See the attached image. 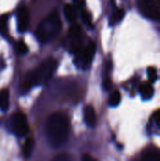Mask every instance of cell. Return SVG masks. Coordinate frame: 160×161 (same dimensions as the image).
Returning a JSON list of instances; mask_svg holds the SVG:
<instances>
[{
  "label": "cell",
  "instance_id": "cell-21",
  "mask_svg": "<svg viewBox=\"0 0 160 161\" xmlns=\"http://www.w3.org/2000/svg\"><path fill=\"white\" fill-rule=\"evenodd\" d=\"M52 161H71V158L67 154H60L57 156Z\"/></svg>",
  "mask_w": 160,
  "mask_h": 161
},
{
  "label": "cell",
  "instance_id": "cell-2",
  "mask_svg": "<svg viewBox=\"0 0 160 161\" xmlns=\"http://www.w3.org/2000/svg\"><path fill=\"white\" fill-rule=\"evenodd\" d=\"M61 27L62 24L59 14L57 11H53L41 22L36 30V37L41 43H48L57 38Z\"/></svg>",
  "mask_w": 160,
  "mask_h": 161
},
{
  "label": "cell",
  "instance_id": "cell-14",
  "mask_svg": "<svg viewBox=\"0 0 160 161\" xmlns=\"http://www.w3.org/2000/svg\"><path fill=\"white\" fill-rule=\"evenodd\" d=\"M8 15L0 16V34L7 37L8 36Z\"/></svg>",
  "mask_w": 160,
  "mask_h": 161
},
{
  "label": "cell",
  "instance_id": "cell-8",
  "mask_svg": "<svg viewBox=\"0 0 160 161\" xmlns=\"http://www.w3.org/2000/svg\"><path fill=\"white\" fill-rule=\"evenodd\" d=\"M17 28L18 31L25 32L29 24V11L25 5H22L17 9Z\"/></svg>",
  "mask_w": 160,
  "mask_h": 161
},
{
  "label": "cell",
  "instance_id": "cell-7",
  "mask_svg": "<svg viewBox=\"0 0 160 161\" xmlns=\"http://www.w3.org/2000/svg\"><path fill=\"white\" fill-rule=\"evenodd\" d=\"M10 128L18 137H24L28 133L29 126L26 116L22 112H16L11 116Z\"/></svg>",
  "mask_w": 160,
  "mask_h": 161
},
{
  "label": "cell",
  "instance_id": "cell-4",
  "mask_svg": "<svg viewBox=\"0 0 160 161\" xmlns=\"http://www.w3.org/2000/svg\"><path fill=\"white\" fill-rule=\"evenodd\" d=\"M85 37L86 36L82 27L77 24H74L68 31V36L65 45H67L68 49L72 53L75 54L86 45Z\"/></svg>",
  "mask_w": 160,
  "mask_h": 161
},
{
  "label": "cell",
  "instance_id": "cell-18",
  "mask_svg": "<svg viewBox=\"0 0 160 161\" xmlns=\"http://www.w3.org/2000/svg\"><path fill=\"white\" fill-rule=\"evenodd\" d=\"M27 46L23 41H18L15 43V51L18 55H25L27 53Z\"/></svg>",
  "mask_w": 160,
  "mask_h": 161
},
{
  "label": "cell",
  "instance_id": "cell-5",
  "mask_svg": "<svg viewBox=\"0 0 160 161\" xmlns=\"http://www.w3.org/2000/svg\"><path fill=\"white\" fill-rule=\"evenodd\" d=\"M95 44L92 42H89L82 49H80L77 53H75V64L82 69L88 68L90 64L91 63L93 57L95 55Z\"/></svg>",
  "mask_w": 160,
  "mask_h": 161
},
{
  "label": "cell",
  "instance_id": "cell-20",
  "mask_svg": "<svg viewBox=\"0 0 160 161\" xmlns=\"http://www.w3.org/2000/svg\"><path fill=\"white\" fill-rule=\"evenodd\" d=\"M82 19L87 25L91 26V15L88 11L82 10Z\"/></svg>",
  "mask_w": 160,
  "mask_h": 161
},
{
  "label": "cell",
  "instance_id": "cell-12",
  "mask_svg": "<svg viewBox=\"0 0 160 161\" xmlns=\"http://www.w3.org/2000/svg\"><path fill=\"white\" fill-rule=\"evenodd\" d=\"M64 14L66 19L69 22H74L77 18V11H76V8L71 4H66L64 7Z\"/></svg>",
  "mask_w": 160,
  "mask_h": 161
},
{
  "label": "cell",
  "instance_id": "cell-22",
  "mask_svg": "<svg viewBox=\"0 0 160 161\" xmlns=\"http://www.w3.org/2000/svg\"><path fill=\"white\" fill-rule=\"evenodd\" d=\"M74 1V7L78 8H83L84 5H85V0H73Z\"/></svg>",
  "mask_w": 160,
  "mask_h": 161
},
{
  "label": "cell",
  "instance_id": "cell-17",
  "mask_svg": "<svg viewBox=\"0 0 160 161\" xmlns=\"http://www.w3.org/2000/svg\"><path fill=\"white\" fill-rule=\"evenodd\" d=\"M124 16V9H121V8H117L113 14H112V17L110 19V23L113 25V24H116V23H119Z\"/></svg>",
  "mask_w": 160,
  "mask_h": 161
},
{
  "label": "cell",
  "instance_id": "cell-1",
  "mask_svg": "<svg viewBox=\"0 0 160 161\" xmlns=\"http://www.w3.org/2000/svg\"><path fill=\"white\" fill-rule=\"evenodd\" d=\"M46 136L53 147H59L66 142L69 137V122L66 115L56 112L48 118Z\"/></svg>",
  "mask_w": 160,
  "mask_h": 161
},
{
  "label": "cell",
  "instance_id": "cell-15",
  "mask_svg": "<svg viewBox=\"0 0 160 161\" xmlns=\"http://www.w3.org/2000/svg\"><path fill=\"white\" fill-rule=\"evenodd\" d=\"M33 148H34V141L32 139H29L27 140L25 144H24V156L25 158H28L31 154H32V151H33Z\"/></svg>",
  "mask_w": 160,
  "mask_h": 161
},
{
  "label": "cell",
  "instance_id": "cell-10",
  "mask_svg": "<svg viewBox=\"0 0 160 161\" xmlns=\"http://www.w3.org/2000/svg\"><path fill=\"white\" fill-rule=\"evenodd\" d=\"M84 120L89 126H94L97 122L96 113L91 106H87L84 110Z\"/></svg>",
  "mask_w": 160,
  "mask_h": 161
},
{
  "label": "cell",
  "instance_id": "cell-9",
  "mask_svg": "<svg viewBox=\"0 0 160 161\" xmlns=\"http://www.w3.org/2000/svg\"><path fill=\"white\" fill-rule=\"evenodd\" d=\"M141 161H160V150L156 146L147 147L141 155Z\"/></svg>",
  "mask_w": 160,
  "mask_h": 161
},
{
  "label": "cell",
  "instance_id": "cell-24",
  "mask_svg": "<svg viewBox=\"0 0 160 161\" xmlns=\"http://www.w3.org/2000/svg\"><path fill=\"white\" fill-rule=\"evenodd\" d=\"M155 120H156V122L157 123V125L160 126V110H157V111L155 113Z\"/></svg>",
  "mask_w": 160,
  "mask_h": 161
},
{
  "label": "cell",
  "instance_id": "cell-6",
  "mask_svg": "<svg viewBox=\"0 0 160 161\" xmlns=\"http://www.w3.org/2000/svg\"><path fill=\"white\" fill-rule=\"evenodd\" d=\"M139 6L144 16L160 22V0H141Z\"/></svg>",
  "mask_w": 160,
  "mask_h": 161
},
{
  "label": "cell",
  "instance_id": "cell-13",
  "mask_svg": "<svg viewBox=\"0 0 160 161\" xmlns=\"http://www.w3.org/2000/svg\"><path fill=\"white\" fill-rule=\"evenodd\" d=\"M9 106V92L7 89L0 91V109L7 110Z\"/></svg>",
  "mask_w": 160,
  "mask_h": 161
},
{
  "label": "cell",
  "instance_id": "cell-11",
  "mask_svg": "<svg viewBox=\"0 0 160 161\" xmlns=\"http://www.w3.org/2000/svg\"><path fill=\"white\" fill-rule=\"evenodd\" d=\"M140 92H141V94L142 98L145 99V100H148V99L152 98V96L154 95V88L148 82H143L141 85Z\"/></svg>",
  "mask_w": 160,
  "mask_h": 161
},
{
  "label": "cell",
  "instance_id": "cell-16",
  "mask_svg": "<svg viewBox=\"0 0 160 161\" xmlns=\"http://www.w3.org/2000/svg\"><path fill=\"white\" fill-rule=\"evenodd\" d=\"M121 98L122 97H121L120 92H118V91L113 92L111 93L110 97H109V101H108L109 106H111V107H117L120 104V102H121Z\"/></svg>",
  "mask_w": 160,
  "mask_h": 161
},
{
  "label": "cell",
  "instance_id": "cell-23",
  "mask_svg": "<svg viewBox=\"0 0 160 161\" xmlns=\"http://www.w3.org/2000/svg\"><path fill=\"white\" fill-rule=\"evenodd\" d=\"M82 161H98L97 159H95L93 157L88 155V154H85L83 157H82Z\"/></svg>",
  "mask_w": 160,
  "mask_h": 161
},
{
  "label": "cell",
  "instance_id": "cell-19",
  "mask_svg": "<svg viewBox=\"0 0 160 161\" xmlns=\"http://www.w3.org/2000/svg\"><path fill=\"white\" fill-rule=\"evenodd\" d=\"M147 74H148L149 80L151 82H155L157 80V69L155 67H148Z\"/></svg>",
  "mask_w": 160,
  "mask_h": 161
},
{
  "label": "cell",
  "instance_id": "cell-3",
  "mask_svg": "<svg viewBox=\"0 0 160 161\" xmlns=\"http://www.w3.org/2000/svg\"><path fill=\"white\" fill-rule=\"evenodd\" d=\"M57 66L58 62L54 58H48L44 60L36 69L27 74L24 87L29 89L32 86H40L46 83L55 73Z\"/></svg>",
  "mask_w": 160,
  "mask_h": 161
}]
</instances>
